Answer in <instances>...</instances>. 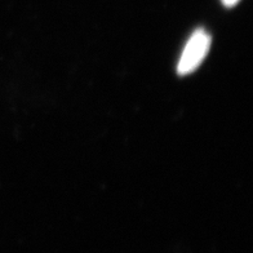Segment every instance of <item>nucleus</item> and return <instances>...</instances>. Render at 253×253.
Wrapping results in <instances>:
<instances>
[{"label": "nucleus", "mask_w": 253, "mask_h": 253, "mask_svg": "<svg viewBox=\"0 0 253 253\" xmlns=\"http://www.w3.org/2000/svg\"><path fill=\"white\" fill-rule=\"evenodd\" d=\"M211 47V37L203 29H198L190 37L189 42L185 45L180 62L177 65V73L180 75H187L193 73L206 58Z\"/></svg>", "instance_id": "obj_1"}, {"label": "nucleus", "mask_w": 253, "mask_h": 253, "mask_svg": "<svg viewBox=\"0 0 253 253\" xmlns=\"http://www.w3.org/2000/svg\"><path fill=\"white\" fill-rule=\"evenodd\" d=\"M238 1H239V0H222V3L225 4L226 7H233V5H235Z\"/></svg>", "instance_id": "obj_2"}]
</instances>
